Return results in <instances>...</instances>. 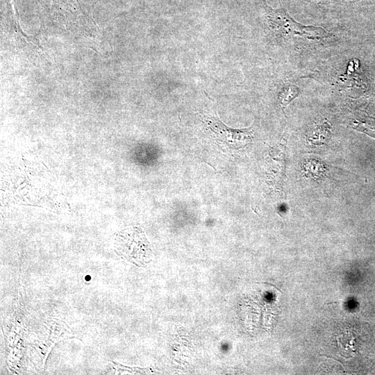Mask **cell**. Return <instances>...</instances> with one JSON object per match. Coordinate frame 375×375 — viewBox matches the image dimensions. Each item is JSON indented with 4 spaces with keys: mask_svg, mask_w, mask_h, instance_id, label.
Masks as SVG:
<instances>
[{
    "mask_svg": "<svg viewBox=\"0 0 375 375\" xmlns=\"http://www.w3.org/2000/svg\"><path fill=\"white\" fill-rule=\"evenodd\" d=\"M265 10L271 29L283 37L320 40L328 36V33L322 27L305 26L297 22L283 8L274 9L266 6Z\"/></svg>",
    "mask_w": 375,
    "mask_h": 375,
    "instance_id": "1",
    "label": "cell"
},
{
    "mask_svg": "<svg viewBox=\"0 0 375 375\" xmlns=\"http://www.w3.org/2000/svg\"><path fill=\"white\" fill-rule=\"evenodd\" d=\"M115 251L122 258L137 266L147 265L152 255L149 242L138 228L124 229L118 234Z\"/></svg>",
    "mask_w": 375,
    "mask_h": 375,
    "instance_id": "2",
    "label": "cell"
},
{
    "mask_svg": "<svg viewBox=\"0 0 375 375\" xmlns=\"http://www.w3.org/2000/svg\"><path fill=\"white\" fill-rule=\"evenodd\" d=\"M204 122L212 133L215 142L226 151L244 149L252 141V127L242 129L232 128L214 116L205 117Z\"/></svg>",
    "mask_w": 375,
    "mask_h": 375,
    "instance_id": "3",
    "label": "cell"
},
{
    "mask_svg": "<svg viewBox=\"0 0 375 375\" xmlns=\"http://www.w3.org/2000/svg\"><path fill=\"white\" fill-rule=\"evenodd\" d=\"M299 94V88L297 85L288 83L285 85L278 94V102L282 108L287 107L289 103Z\"/></svg>",
    "mask_w": 375,
    "mask_h": 375,
    "instance_id": "4",
    "label": "cell"
}]
</instances>
